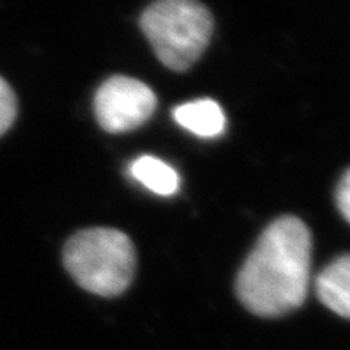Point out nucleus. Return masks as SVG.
Wrapping results in <instances>:
<instances>
[{"mask_svg": "<svg viewBox=\"0 0 350 350\" xmlns=\"http://www.w3.org/2000/svg\"><path fill=\"white\" fill-rule=\"evenodd\" d=\"M139 23L160 62L174 71L189 70L213 32L212 14L198 0H155Z\"/></svg>", "mask_w": 350, "mask_h": 350, "instance_id": "nucleus-3", "label": "nucleus"}, {"mask_svg": "<svg viewBox=\"0 0 350 350\" xmlns=\"http://www.w3.org/2000/svg\"><path fill=\"white\" fill-rule=\"evenodd\" d=\"M18 103L11 85L0 77V135H4L16 120Z\"/></svg>", "mask_w": 350, "mask_h": 350, "instance_id": "nucleus-8", "label": "nucleus"}, {"mask_svg": "<svg viewBox=\"0 0 350 350\" xmlns=\"http://www.w3.org/2000/svg\"><path fill=\"white\" fill-rule=\"evenodd\" d=\"M336 204L343 217L350 222V169L342 176L336 189Z\"/></svg>", "mask_w": 350, "mask_h": 350, "instance_id": "nucleus-9", "label": "nucleus"}, {"mask_svg": "<svg viewBox=\"0 0 350 350\" xmlns=\"http://www.w3.org/2000/svg\"><path fill=\"white\" fill-rule=\"evenodd\" d=\"M311 283V233L301 219L269 224L237 275V295L251 313L281 317L306 301Z\"/></svg>", "mask_w": 350, "mask_h": 350, "instance_id": "nucleus-1", "label": "nucleus"}, {"mask_svg": "<svg viewBox=\"0 0 350 350\" xmlns=\"http://www.w3.org/2000/svg\"><path fill=\"white\" fill-rule=\"evenodd\" d=\"M157 109V96L150 85L132 77L107 79L94 96L98 124L109 133L132 132L150 120Z\"/></svg>", "mask_w": 350, "mask_h": 350, "instance_id": "nucleus-4", "label": "nucleus"}, {"mask_svg": "<svg viewBox=\"0 0 350 350\" xmlns=\"http://www.w3.org/2000/svg\"><path fill=\"white\" fill-rule=\"evenodd\" d=\"M130 174L133 176V180H137L141 185L159 196L174 194L180 185L176 171L157 157L144 155L133 160L130 165Z\"/></svg>", "mask_w": 350, "mask_h": 350, "instance_id": "nucleus-7", "label": "nucleus"}, {"mask_svg": "<svg viewBox=\"0 0 350 350\" xmlns=\"http://www.w3.org/2000/svg\"><path fill=\"white\" fill-rule=\"evenodd\" d=\"M62 258L71 278L84 290L102 297L123 293L135 274L132 240L111 228L79 231L64 245Z\"/></svg>", "mask_w": 350, "mask_h": 350, "instance_id": "nucleus-2", "label": "nucleus"}, {"mask_svg": "<svg viewBox=\"0 0 350 350\" xmlns=\"http://www.w3.org/2000/svg\"><path fill=\"white\" fill-rule=\"evenodd\" d=\"M173 116L180 126L204 139L217 137L226 129V118L221 105L208 98L178 105Z\"/></svg>", "mask_w": 350, "mask_h": 350, "instance_id": "nucleus-6", "label": "nucleus"}, {"mask_svg": "<svg viewBox=\"0 0 350 350\" xmlns=\"http://www.w3.org/2000/svg\"><path fill=\"white\" fill-rule=\"evenodd\" d=\"M315 292L324 306L350 320V254L336 258L317 275Z\"/></svg>", "mask_w": 350, "mask_h": 350, "instance_id": "nucleus-5", "label": "nucleus"}]
</instances>
